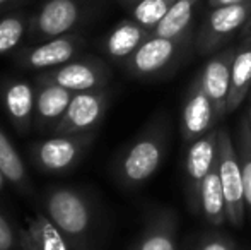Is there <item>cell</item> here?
<instances>
[{
  "instance_id": "10",
  "label": "cell",
  "mask_w": 251,
  "mask_h": 250,
  "mask_svg": "<svg viewBox=\"0 0 251 250\" xmlns=\"http://www.w3.org/2000/svg\"><path fill=\"white\" fill-rule=\"evenodd\" d=\"M84 48V40L77 34H63L45 40L33 47L23 48L16 54V63L23 69L45 72L79 57Z\"/></svg>"
},
{
  "instance_id": "34",
  "label": "cell",
  "mask_w": 251,
  "mask_h": 250,
  "mask_svg": "<svg viewBox=\"0 0 251 250\" xmlns=\"http://www.w3.org/2000/svg\"><path fill=\"white\" fill-rule=\"evenodd\" d=\"M130 250H135V245H133V249H130Z\"/></svg>"
},
{
  "instance_id": "6",
  "label": "cell",
  "mask_w": 251,
  "mask_h": 250,
  "mask_svg": "<svg viewBox=\"0 0 251 250\" xmlns=\"http://www.w3.org/2000/svg\"><path fill=\"white\" fill-rule=\"evenodd\" d=\"M109 103H111V93L108 87L74 93L69 108L60 118L58 124L53 127L50 136L98 132L101 122L106 117Z\"/></svg>"
},
{
  "instance_id": "14",
  "label": "cell",
  "mask_w": 251,
  "mask_h": 250,
  "mask_svg": "<svg viewBox=\"0 0 251 250\" xmlns=\"http://www.w3.org/2000/svg\"><path fill=\"white\" fill-rule=\"evenodd\" d=\"M80 5L77 0H48L29 24L33 40H51L70 31L80 21Z\"/></svg>"
},
{
  "instance_id": "11",
  "label": "cell",
  "mask_w": 251,
  "mask_h": 250,
  "mask_svg": "<svg viewBox=\"0 0 251 250\" xmlns=\"http://www.w3.org/2000/svg\"><path fill=\"white\" fill-rule=\"evenodd\" d=\"M221 120L215 111L214 103L201 89L197 76L192 79L183 101L181 115H179V132L186 144L200 139L207 132L215 129Z\"/></svg>"
},
{
  "instance_id": "31",
  "label": "cell",
  "mask_w": 251,
  "mask_h": 250,
  "mask_svg": "<svg viewBox=\"0 0 251 250\" xmlns=\"http://www.w3.org/2000/svg\"><path fill=\"white\" fill-rule=\"evenodd\" d=\"M126 2H128V3H133V5H135V3H139L140 0H126Z\"/></svg>"
},
{
  "instance_id": "5",
  "label": "cell",
  "mask_w": 251,
  "mask_h": 250,
  "mask_svg": "<svg viewBox=\"0 0 251 250\" xmlns=\"http://www.w3.org/2000/svg\"><path fill=\"white\" fill-rule=\"evenodd\" d=\"M186 45H188V38L171 40V38L151 34L137 48L135 54L123 62V65L126 72L135 79H159L175 70V67L181 60Z\"/></svg>"
},
{
  "instance_id": "25",
  "label": "cell",
  "mask_w": 251,
  "mask_h": 250,
  "mask_svg": "<svg viewBox=\"0 0 251 250\" xmlns=\"http://www.w3.org/2000/svg\"><path fill=\"white\" fill-rule=\"evenodd\" d=\"M175 2L176 0H140L132 7V19L152 33Z\"/></svg>"
},
{
  "instance_id": "30",
  "label": "cell",
  "mask_w": 251,
  "mask_h": 250,
  "mask_svg": "<svg viewBox=\"0 0 251 250\" xmlns=\"http://www.w3.org/2000/svg\"><path fill=\"white\" fill-rule=\"evenodd\" d=\"M5 185H7V178H5V175L2 173V170H0V194L3 192V189H5Z\"/></svg>"
},
{
  "instance_id": "32",
  "label": "cell",
  "mask_w": 251,
  "mask_h": 250,
  "mask_svg": "<svg viewBox=\"0 0 251 250\" xmlns=\"http://www.w3.org/2000/svg\"><path fill=\"white\" fill-rule=\"evenodd\" d=\"M9 2H12V0H0V5H3V3H9Z\"/></svg>"
},
{
  "instance_id": "28",
  "label": "cell",
  "mask_w": 251,
  "mask_h": 250,
  "mask_svg": "<svg viewBox=\"0 0 251 250\" xmlns=\"http://www.w3.org/2000/svg\"><path fill=\"white\" fill-rule=\"evenodd\" d=\"M239 2H245V0H208V5L212 9H217V7L231 5V3H239Z\"/></svg>"
},
{
  "instance_id": "17",
  "label": "cell",
  "mask_w": 251,
  "mask_h": 250,
  "mask_svg": "<svg viewBox=\"0 0 251 250\" xmlns=\"http://www.w3.org/2000/svg\"><path fill=\"white\" fill-rule=\"evenodd\" d=\"M151 31L140 26L133 19L118 23L102 41V50L109 58L125 62L135 54V50L151 36Z\"/></svg>"
},
{
  "instance_id": "19",
  "label": "cell",
  "mask_w": 251,
  "mask_h": 250,
  "mask_svg": "<svg viewBox=\"0 0 251 250\" xmlns=\"http://www.w3.org/2000/svg\"><path fill=\"white\" fill-rule=\"evenodd\" d=\"M248 94H251V38L243 40L241 45L236 48V55L231 67L227 115L238 110Z\"/></svg>"
},
{
  "instance_id": "27",
  "label": "cell",
  "mask_w": 251,
  "mask_h": 250,
  "mask_svg": "<svg viewBox=\"0 0 251 250\" xmlns=\"http://www.w3.org/2000/svg\"><path fill=\"white\" fill-rule=\"evenodd\" d=\"M195 250H238V245L232 238L215 233L201 238Z\"/></svg>"
},
{
  "instance_id": "26",
  "label": "cell",
  "mask_w": 251,
  "mask_h": 250,
  "mask_svg": "<svg viewBox=\"0 0 251 250\" xmlns=\"http://www.w3.org/2000/svg\"><path fill=\"white\" fill-rule=\"evenodd\" d=\"M29 31V24L21 14H12L0 19V55L14 52Z\"/></svg>"
},
{
  "instance_id": "16",
  "label": "cell",
  "mask_w": 251,
  "mask_h": 250,
  "mask_svg": "<svg viewBox=\"0 0 251 250\" xmlns=\"http://www.w3.org/2000/svg\"><path fill=\"white\" fill-rule=\"evenodd\" d=\"M135 250H178V220L171 209L152 211Z\"/></svg>"
},
{
  "instance_id": "21",
  "label": "cell",
  "mask_w": 251,
  "mask_h": 250,
  "mask_svg": "<svg viewBox=\"0 0 251 250\" xmlns=\"http://www.w3.org/2000/svg\"><path fill=\"white\" fill-rule=\"evenodd\" d=\"M199 2L200 0H176L169 12L164 16V19L154 28L152 34L161 38H171V40L188 38L190 24H192L193 12Z\"/></svg>"
},
{
  "instance_id": "15",
  "label": "cell",
  "mask_w": 251,
  "mask_h": 250,
  "mask_svg": "<svg viewBox=\"0 0 251 250\" xmlns=\"http://www.w3.org/2000/svg\"><path fill=\"white\" fill-rule=\"evenodd\" d=\"M36 105H34V130L50 136L72 101L74 93L50 81L34 77Z\"/></svg>"
},
{
  "instance_id": "2",
  "label": "cell",
  "mask_w": 251,
  "mask_h": 250,
  "mask_svg": "<svg viewBox=\"0 0 251 250\" xmlns=\"http://www.w3.org/2000/svg\"><path fill=\"white\" fill-rule=\"evenodd\" d=\"M41 206L69 242L70 250H94L98 207L93 194L72 185H50L41 194Z\"/></svg>"
},
{
  "instance_id": "13",
  "label": "cell",
  "mask_w": 251,
  "mask_h": 250,
  "mask_svg": "<svg viewBox=\"0 0 251 250\" xmlns=\"http://www.w3.org/2000/svg\"><path fill=\"white\" fill-rule=\"evenodd\" d=\"M236 48H226L212 55L200 72L197 74L201 89L205 91L210 101L214 103L215 111L219 118H224L227 115V98L229 87H231V67L234 60Z\"/></svg>"
},
{
  "instance_id": "33",
  "label": "cell",
  "mask_w": 251,
  "mask_h": 250,
  "mask_svg": "<svg viewBox=\"0 0 251 250\" xmlns=\"http://www.w3.org/2000/svg\"><path fill=\"white\" fill-rule=\"evenodd\" d=\"M248 118H250V125H251V107H250V110H248Z\"/></svg>"
},
{
  "instance_id": "7",
  "label": "cell",
  "mask_w": 251,
  "mask_h": 250,
  "mask_svg": "<svg viewBox=\"0 0 251 250\" xmlns=\"http://www.w3.org/2000/svg\"><path fill=\"white\" fill-rule=\"evenodd\" d=\"M251 17V0L212 9L201 24L197 36V50L200 55L217 52L232 34L241 31Z\"/></svg>"
},
{
  "instance_id": "23",
  "label": "cell",
  "mask_w": 251,
  "mask_h": 250,
  "mask_svg": "<svg viewBox=\"0 0 251 250\" xmlns=\"http://www.w3.org/2000/svg\"><path fill=\"white\" fill-rule=\"evenodd\" d=\"M0 250H41L26 224H17L0 211Z\"/></svg>"
},
{
  "instance_id": "24",
  "label": "cell",
  "mask_w": 251,
  "mask_h": 250,
  "mask_svg": "<svg viewBox=\"0 0 251 250\" xmlns=\"http://www.w3.org/2000/svg\"><path fill=\"white\" fill-rule=\"evenodd\" d=\"M236 147H238L239 160H241L243 184H245L246 209H248L250 214H251V125H250L248 113H246L245 117H243L241 124H239Z\"/></svg>"
},
{
  "instance_id": "4",
  "label": "cell",
  "mask_w": 251,
  "mask_h": 250,
  "mask_svg": "<svg viewBox=\"0 0 251 250\" xmlns=\"http://www.w3.org/2000/svg\"><path fill=\"white\" fill-rule=\"evenodd\" d=\"M217 165L219 177H221L222 190L227 207V223L234 228H243L246 220V200H245V184H243L241 160H239L238 147L232 140L227 129H219L217 137Z\"/></svg>"
},
{
  "instance_id": "20",
  "label": "cell",
  "mask_w": 251,
  "mask_h": 250,
  "mask_svg": "<svg viewBox=\"0 0 251 250\" xmlns=\"http://www.w3.org/2000/svg\"><path fill=\"white\" fill-rule=\"evenodd\" d=\"M200 214L212 226H221V224L227 223V207H226V197L217 171V165H214L210 173L201 184Z\"/></svg>"
},
{
  "instance_id": "29",
  "label": "cell",
  "mask_w": 251,
  "mask_h": 250,
  "mask_svg": "<svg viewBox=\"0 0 251 250\" xmlns=\"http://www.w3.org/2000/svg\"><path fill=\"white\" fill-rule=\"evenodd\" d=\"M241 38L246 40V38H251V17L248 19V23L245 24V28L241 29Z\"/></svg>"
},
{
  "instance_id": "8",
  "label": "cell",
  "mask_w": 251,
  "mask_h": 250,
  "mask_svg": "<svg viewBox=\"0 0 251 250\" xmlns=\"http://www.w3.org/2000/svg\"><path fill=\"white\" fill-rule=\"evenodd\" d=\"M36 77L58 84L72 93H84L108 87L111 69L98 57H77L55 69L38 72Z\"/></svg>"
},
{
  "instance_id": "1",
  "label": "cell",
  "mask_w": 251,
  "mask_h": 250,
  "mask_svg": "<svg viewBox=\"0 0 251 250\" xmlns=\"http://www.w3.org/2000/svg\"><path fill=\"white\" fill-rule=\"evenodd\" d=\"M171 146V120L166 113H155L139 134L125 146L111 165L116 185L135 190L161 170Z\"/></svg>"
},
{
  "instance_id": "9",
  "label": "cell",
  "mask_w": 251,
  "mask_h": 250,
  "mask_svg": "<svg viewBox=\"0 0 251 250\" xmlns=\"http://www.w3.org/2000/svg\"><path fill=\"white\" fill-rule=\"evenodd\" d=\"M217 137L219 129H214L188 144L185 156V195L193 213H200V189L215 165Z\"/></svg>"
},
{
  "instance_id": "3",
  "label": "cell",
  "mask_w": 251,
  "mask_h": 250,
  "mask_svg": "<svg viewBox=\"0 0 251 250\" xmlns=\"http://www.w3.org/2000/svg\"><path fill=\"white\" fill-rule=\"evenodd\" d=\"M96 134L98 132H80L48 136L47 139L31 144L27 156L33 168L40 173L67 175L82 163L96 139Z\"/></svg>"
},
{
  "instance_id": "22",
  "label": "cell",
  "mask_w": 251,
  "mask_h": 250,
  "mask_svg": "<svg viewBox=\"0 0 251 250\" xmlns=\"http://www.w3.org/2000/svg\"><path fill=\"white\" fill-rule=\"evenodd\" d=\"M26 226L38 240L41 250H70L69 242L62 231L53 224V221L45 214V211H36L26 218Z\"/></svg>"
},
{
  "instance_id": "12",
  "label": "cell",
  "mask_w": 251,
  "mask_h": 250,
  "mask_svg": "<svg viewBox=\"0 0 251 250\" xmlns=\"http://www.w3.org/2000/svg\"><path fill=\"white\" fill-rule=\"evenodd\" d=\"M0 100L7 118L17 134L27 136L34 130L36 86L26 79H5L0 84Z\"/></svg>"
},
{
  "instance_id": "18",
  "label": "cell",
  "mask_w": 251,
  "mask_h": 250,
  "mask_svg": "<svg viewBox=\"0 0 251 250\" xmlns=\"http://www.w3.org/2000/svg\"><path fill=\"white\" fill-rule=\"evenodd\" d=\"M0 170L5 175L7 184L12 185V189H16L21 195L27 199L34 197V185L27 173L24 160L2 129H0Z\"/></svg>"
}]
</instances>
